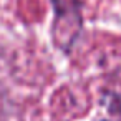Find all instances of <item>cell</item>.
Masks as SVG:
<instances>
[{
  "instance_id": "obj_1",
  "label": "cell",
  "mask_w": 121,
  "mask_h": 121,
  "mask_svg": "<svg viewBox=\"0 0 121 121\" xmlns=\"http://www.w3.org/2000/svg\"><path fill=\"white\" fill-rule=\"evenodd\" d=\"M55 10V22L52 27V35L55 45L70 53L83 25L81 18V2L78 0H52Z\"/></svg>"
}]
</instances>
